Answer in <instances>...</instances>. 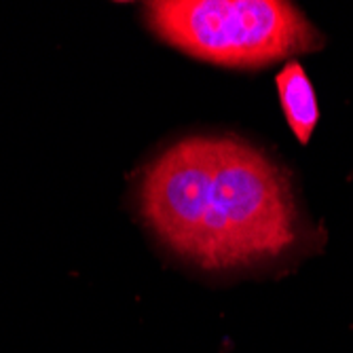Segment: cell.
Segmentation results:
<instances>
[{
    "instance_id": "1",
    "label": "cell",
    "mask_w": 353,
    "mask_h": 353,
    "mask_svg": "<svg viewBox=\"0 0 353 353\" xmlns=\"http://www.w3.org/2000/svg\"><path fill=\"white\" fill-rule=\"evenodd\" d=\"M140 212L172 252L203 269L252 267L299 241L285 172L261 148L229 136H190L144 170Z\"/></svg>"
},
{
    "instance_id": "2",
    "label": "cell",
    "mask_w": 353,
    "mask_h": 353,
    "mask_svg": "<svg viewBox=\"0 0 353 353\" xmlns=\"http://www.w3.org/2000/svg\"><path fill=\"white\" fill-rule=\"evenodd\" d=\"M150 32L174 49L235 70H259L315 53L324 34L283 0H154L144 5Z\"/></svg>"
},
{
    "instance_id": "3",
    "label": "cell",
    "mask_w": 353,
    "mask_h": 353,
    "mask_svg": "<svg viewBox=\"0 0 353 353\" xmlns=\"http://www.w3.org/2000/svg\"><path fill=\"white\" fill-rule=\"evenodd\" d=\"M279 104L283 117L290 125L292 134L301 144H309L315 125L319 121V106L315 98V89L299 61H288L281 72L275 77Z\"/></svg>"
}]
</instances>
